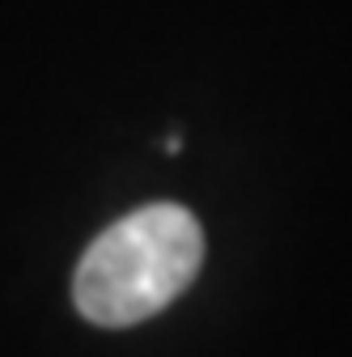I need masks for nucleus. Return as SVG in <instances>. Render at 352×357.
<instances>
[{"label": "nucleus", "mask_w": 352, "mask_h": 357, "mask_svg": "<svg viewBox=\"0 0 352 357\" xmlns=\"http://www.w3.org/2000/svg\"><path fill=\"white\" fill-rule=\"evenodd\" d=\"M204 259V230L183 204H145L106 226L81 255L72 302L98 328H131L179 298Z\"/></svg>", "instance_id": "1"}]
</instances>
